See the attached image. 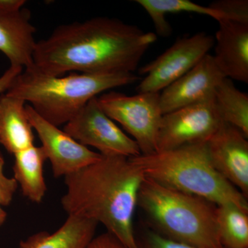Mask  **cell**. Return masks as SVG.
<instances>
[{
  "label": "cell",
  "mask_w": 248,
  "mask_h": 248,
  "mask_svg": "<svg viewBox=\"0 0 248 248\" xmlns=\"http://www.w3.org/2000/svg\"><path fill=\"white\" fill-rule=\"evenodd\" d=\"M157 40L153 32L118 19L97 17L54 29L36 43L32 69L50 77L68 72L107 75L133 73Z\"/></svg>",
  "instance_id": "cell-1"
},
{
  "label": "cell",
  "mask_w": 248,
  "mask_h": 248,
  "mask_svg": "<svg viewBox=\"0 0 248 248\" xmlns=\"http://www.w3.org/2000/svg\"><path fill=\"white\" fill-rule=\"evenodd\" d=\"M146 175L129 157L103 156L64 177L62 208L68 216L102 223L129 248H137L133 219Z\"/></svg>",
  "instance_id": "cell-2"
},
{
  "label": "cell",
  "mask_w": 248,
  "mask_h": 248,
  "mask_svg": "<svg viewBox=\"0 0 248 248\" xmlns=\"http://www.w3.org/2000/svg\"><path fill=\"white\" fill-rule=\"evenodd\" d=\"M139 79L133 73L50 77L30 68L15 78L6 93L30 103L42 118L59 127L70 122L98 94Z\"/></svg>",
  "instance_id": "cell-3"
},
{
  "label": "cell",
  "mask_w": 248,
  "mask_h": 248,
  "mask_svg": "<svg viewBox=\"0 0 248 248\" xmlns=\"http://www.w3.org/2000/svg\"><path fill=\"white\" fill-rule=\"evenodd\" d=\"M147 178L161 185L208 201L234 204L248 212L247 198L214 168L206 142L130 157Z\"/></svg>",
  "instance_id": "cell-4"
},
{
  "label": "cell",
  "mask_w": 248,
  "mask_h": 248,
  "mask_svg": "<svg viewBox=\"0 0 248 248\" xmlns=\"http://www.w3.org/2000/svg\"><path fill=\"white\" fill-rule=\"evenodd\" d=\"M138 205L152 230L161 236L197 248H223L218 237L215 204L146 177Z\"/></svg>",
  "instance_id": "cell-5"
},
{
  "label": "cell",
  "mask_w": 248,
  "mask_h": 248,
  "mask_svg": "<svg viewBox=\"0 0 248 248\" xmlns=\"http://www.w3.org/2000/svg\"><path fill=\"white\" fill-rule=\"evenodd\" d=\"M102 110L118 122L138 143L141 155L156 151V138L163 114L160 93H138L128 96L110 91L97 97Z\"/></svg>",
  "instance_id": "cell-6"
},
{
  "label": "cell",
  "mask_w": 248,
  "mask_h": 248,
  "mask_svg": "<svg viewBox=\"0 0 248 248\" xmlns=\"http://www.w3.org/2000/svg\"><path fill=\"white\" fill-rule=\"evenodd\" d=\"M214 46L215 37L204 32L178 39L164 53L139 69V74L146 77L137 91L160 93L195 66Z\"/></svg>",
  "instance_id": "cell-7"
},
{
  "label": "cell",
  "mask_w": 248,
  "mask_h": 248,
  "mask_svg": "<svg viewBox=\"0 0 248 248\" xmlns=\"http://www.w3.org/2000/svg\"><path fill=\"white\" fill-rule=\"evenodd\" d=\"M63 131L81 144L96 148L103 156L133 157L141 155L138 143L124 133L93 98L65 124Z\"/></svg>",
  "instance_id": "cell-8"
},
{
  "label": "cell",
  "mask_w": 248,
  "mask_h": 248,
  "mask_svg": "<svg viewBox=\"0 0 248 248\" xmlns=\"http://www.w3.org/2000/svg\"><path fill=\"white\" fill-rule=\"evenodd\" d=\"M223 123L214 95L172 111L163 115L156 138V152L205 143Z\"/></svg>",
  "instance_id": "cell-9"
},
{
  "label": "cell",
  "mask_w": 248,
  "mask_h": 248,
  "mask_svg": "<svg viewBox=\"0 0 248 248\" xmlns=\"http://www.w3.org/2000/svg\"><path fill=\"white\" fill-rule=\"evenodd\" d=\"M26 111L32 128L42 142L47 159L51 164L54 177H66L102 157L99 153L91 151L42 118L29 104L26 105Z\"/></svg>",
  "instance_id": "cell-10"
},
{
  "label": "cell",
  "mask_w": 248,
  "mask_h": 248,
  "mask_svg": "<svg viewBox=\"0 0 248 248\" xmlns=\"http://www.w3.org/2000/svg\"><path fill=\"white\" fill-rule=\"evenodd\" d=\"M206 147L217 172L248 199V138L224 122L206 142Z\"/></svg>",
  "instance_id": "cell-11"
},
{
  "label": "cell",
  "mask_w": 248,
  "mask_h": 248,
  "mask_svg": "<svg viewBox=\"0 0 248 248\" xmlns=\"http://www.w3.org/2000/svg\"><path fill=\"white\" fill-rule=\"evenodd\" d=\"M225 78L213 55L207 54L192 69L163 90L160 94L163 115L213 97Z\"/></svg>",
  "instance_id": "cell-12"
},
{
  "label": "cell",
  "mask_w": 248,
  "mask_h": 248,
  "mask_svg": "<svg viewBox=\"0 0 248 248\" xmlns=\"http://www.w3.org/2000/svg\"><path fill=\"white\" fill-rule=\"evenodd\" d=\"M215 37L214 59L225 77L248 83V24L223 20Z\"/></svg>",
  "instance_id": "cell-13"
},
{
  "label": "cell",
  "mask_w": 248,
  "mask_h": 248,
  "mask_svg": "<svg viewBox=\"0 0 248 248\" xmlns=\"http://www.w3.org/2000/svg\"><path fill=\"white\" fill-rule=\"evenodd\" d=\"M35 31L27 9L14 12L0 10V51L9 59L11 66L32 68Z\"/></svg>",
  "instance_id": "cell-14"
},
{
  "label": "cell",
  "mask_w": 248,
  "mask_h": 248,
  "mask_svg": "<svg viewBox=\"0 0 248 248\" xmlns=\"http://www.w3.org/2000/svg\"><path fill=\"white\" fill-rule=\"evenodd\" d=\"M26 102L7 93L0 94V144L11 154L34 146Z\"/></svg>",
  "instance_id": "cell-15"
},
{
  "label": "cell",
  "mask_w": 248,
  "mask_h": 248,
  "mask_svg": "<svg viewBox=\"0 0 248 248\" xmlns=\"http://www.w3.org/2000/svg\"><path fill=\"white\" fill-rule=\"evenodd\" d=\"M98 223L78 216H68L63 224L50 234L40 232L21 243L20 248H85L95 234Z\"/></svg>",
  "instance_id": "cell-16"
},
{
  "label": "cell",
  "mask_w": 248,
  "mask_h": 248,
  "mask_svg": "<svg viewBox=\"0 0 248 248\" xmlns=\"http://www.w3.org/2000/svg\"><path fill=\"white\" fill-rule=\"evenodd\" d=\"M14 155V179L22 195L33 203H41L47 190L43 172L47 157L43 148L34 145Z\"/></svg>",
  "instance_id": "cell-17"
},
{
  "label": "cell",
  "mask_w": 248,
  "mask_h": 248,
  "mask_svg": "<svg viewBox=\"0 0 248 248\" xmlns=\"http://www.w3.org/2000/svg\"><path fill=\"white\" fill-rule=\"evenodd\" d=\"M136 2L146 11L154 24L156 35L170 37L172 29L166 20V15L178 13H195L210 16L217 22L228 20L224 15L209 6H201L190 0H137Z\"/></svg>",
  "instance_id": "cell-18"
},
{
  "label": "cell",
  "mask_w": 248,
  "mask_h": 248,
  "mask_svg": "<svg viewBox=\"0 0 248 248\" xmlns=\"http://www.w3.org/2000/svg\"><path fill=\"white\" fill-rule=\"evenodd\" d=\"M215 105L225 123L238 129L248 138V95L225 78L214 93Z\"/></svg>",
  "instance_id": "cell-19"
},
{
  "label": "cell",
  "mask_w": 248,
  "mask_h": 248,
  "mask_svg": "<svg viewBox=\"0 0 248 248\" xmlns=\"http://www.w3.org/2000/svg\"><path fill=\"white\" fill-rule=\"evenodd\" d=\"M217 229L224 248H248V212L234 204L217 205Z\"/></svg>",
  "instance_id": "cell-20"
},
{
  "label": "cell",
  "mask_w": 248,
  "mask_h": 248,
  "mask_svg": "<svg viewBox=\"0 0 248 248\" xmlns=\"http://www.w3.org/2000/svg\"><path fill=\"white\" fill-rule=\"evenodd\" d=\"M208 6L224 15L228 20L248 24V0H218Z\"/></svg>",
  "instance_id": "cell-21"
},
{
  "label": "cell",
  "mask_w": 248,
  "mask_h": 248,
  "mask_svg": "<svg viewBox=\"0 0 248 248\" xmlns=\"http://www.w3.org/2000/svg\"><path fill=\"white\" fill-rule=\"evenodd\" d=\"M136 241L137 248H197L167 239L151 229L136 237Z\"/></svg>",
  "instance_id": "cell-22"
},
{
  "label": "cell",
  "mask_w": 248,
  "mask_h": 248,
  "mask_svg": "<svg viewBox=\"0 0 248 248\" xmlns=\"http://www.w3.org/2000/svg\"><path fill=\"white\" fill-rule=\"evenodd\" d=\"M4 163V159H0V205L1 206H6L11 203L18 187L14 178L5 175Z\"/></svg>",
  "instance_id": "cell-23"
},
{
  "label": "cell",
  "mask_w": 248,
  "mask_h": 248,
  "mask_svg": "<svg viewBox=\"0 0 248 248\" xmlns=\"http://www.w3.org/2000/svg\"><path fill=\"white\" fill-rule=\"evenodd\" d=\"M85 248H129L109 232L94 236Z\"/></svg>",
  "instance_id": "cell-24"
},
{
  "label": "cell",
  "mask_w": 248,
  "mask_h": 248,
  "mask_svg": "<svg viewBox=\"0 0 248 248\" xmlns=\"http://www.w3.org/2000/svg\"><path fill=\"white\" fill-rule=\"evenodd\" d=\"M23 70L24 69L22 67L11 66L9 69L0 77V94L6 92L9 89L15 78L18 75L20 74ZM0 159H4L1 151H0Z\"/></svg>",
  "instance_id": "cell-25"
},
{
  "label": "cell",
  "mask_w": 248,
  "mask_h": 248,
  "mask_svg": "<svg viewBox=\"0 0 248 248\" xmlns=\"http://www.w3.org/2000/svg\"><path fill=\"white\" fill-rule=\"evenodd\" d=\"M25 3L24 0H0V10L9 12L20 11Z\"/></svg>",
  "instance_id": "cell-26"
},
{
  "label": "cell",
  "mask_w": 248,
  "mask_h": 248,
  "mask_svg": "<svg viewBox=\"0 0 248 248\" xmlns=\"http://www.w3.org/2000/svg\"><path fill=\"white\" fill-rule=\"evenodd\" d=\"M6 217H7V213L3 208V206L0 205V227L2 226L3 223L6 221Z\"/></svg>",
  "instance_id": "cell-27"
},
{
  "label": "cell",
  "mask_w": 248,
  "mask_h": 248,
  "mask_svg": "<svg viewBox=\"0 0 248 248\" xmlns=\"http://www.w3.org/2000/svg\"></svg>",
  "instance_id": "cell-28"
}]
</instances>
